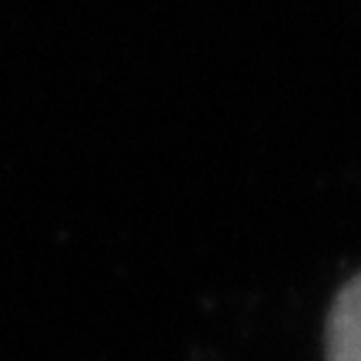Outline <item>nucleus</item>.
I'll list each match as a JSON object with an SVG mask.
<instances>
[{
    "label": "nucleus",
    "instance_id": "f257e3e1",
    "mask_svg": "<svg viewBox=\"0 0 361 361\" xmlns=\"http://www.w3.org/2000/svg\"><path fill=\"white\" fill-rule=\"evenodd\" d=\"M324 358L361 361V274H355L328 311L324 324Z\"/></svg>",
    "mask_w": 361,
    "mask_h": 361
}]
</instances>
